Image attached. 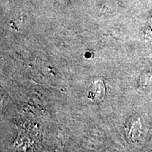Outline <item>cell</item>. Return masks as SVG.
I'll list each match as a JSON object with an SVG mask.
<instances>
[{"mask_svg":"<svg viewBox=\"0 0 152 152\" xmlns=\"http://www.w3.org/2000/svg\"><path fill=\"white\" fill-rule=\"evenodd\" d=\"M59 1H68V0H59Z\"/></svg>","mask_w":152,"mask_h":152,"instance_id":"1","label":"cell"}]
</instances>
